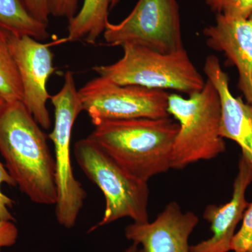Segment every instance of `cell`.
<instances>
[{
    "mask_svg": "<svg viewBox=\"0 0 252 252\" xmlns=\"http://www.w3.org/2000/svg\"><path fill=\"white\" fill-rule=\"evenodd\" d=\"M28 11L39 22L48 25L49 21V0H23Z\"/></svg>",
    "mask_w": 252,
    "mask_h": 252,
    "instance_id": "7402d4cb",
    "label": "cell"
},
{
    "mask_svg": "<svg viewBox=\"0 0 252 252\" xmlns=\"http://www.w3.org/2000/svg\"><path fill=\"white\" fill-rule=\"evenodd\" d=\"M179 128L169 117L107 121L95 126L89 137L130 175L148 182L171 169Z\"/></svg>",
    "mask_w": 252,
    "mask_h": 252,
    "instance_id": "7a4b0ae2",
    "label": "cell"
},
{
    "mask_svg": "<svg viewBox=\"0 0 252 252\" xmlns=\"http://www.w3.org/2000/svg\"><path fill=\"white\" fill-rule=\"evenodd\" d=\"M121 0H112V2H111L110 9H112L114 6H117L119 2H120Z\"/></svg>",
    "mask_w": 252,
    "mask_h": 252,
    "instance_id": "d4e9b609",
    "label": "cell"
},
{
    "mask_svg": "<svg viewBox=\"0 0 252 252\" xmlns=\"http://www.w3.org/2000/svg\"><path fill=\"white\" fill-rule=\"evenodd\" d=\"M167 112L180 126L172 148L171 169L182 170L225 152V143L220 134V96L210 81L188 98L169 94Z\"/></svg>",
    "mask_w": 252,
    "mask_h": 252,
    "instance_id": "3957f363",
    "label": "cell"
},
{
    "mask_svg": "<svg viewBox=\"0 0 252 252\" xmlns=\"http://www.w3.org/2000/svg\"><path fill=\"white\" fill-rule=\"evenodd\" d=\"M50 99L54 108V127L49 138L54 144L55 152L58 195L56 216L60 225L72 228L86 198L85 190L74 177L71 162L73 126L83 111L73 72L65 73L62 89Z\"/></svg>",
    "mask_w": 252,
    "mask_h": 252,
    "instance_id": "8992f818",
    "label": "cell"
},
{
    "mask_svg": "<svg viewBox=\"0 0 252 252\" xmlns=\"http://www.w3.org/2000/svg\"><path fill=\"white\" fill-rule=\"evenodd\" d=\"M252 182V171L246 160L241 157L238 172L233 183L232 198L222 206L208 205L203 217L210 223L212 236L190 247V252H228L235 234V228L243 220L249 204L246 190Z\"/></svg>",
    "mask_w": 252,
    "mask_h": 252,
    "instance_id": "4fadbf2b",
    "label": "cell"
},
{
    "mask_svg": "<svg viewBox=\"0 0 252 252\" xmlns=\"http://www.w3.org/2000/svg\"><path fill=\"white\" fill-rule=\"evenodd\" d=\"M117 62L93 68L99 77L120 85H135L156 90H175L189 95L205 84L185 49L162 54L149 48L127 44Z\"/></svg>",
    "mask_w": 252,
    "mask_h": 252,
    "instance_id": "277c9868",
    "label": "cell"
},
{
    "mask_svg": "<svg viewBox=\"0 0 252 252\" xmlns=\"http://www.w3.org/2000/svg\"><path fill=\"white\" fill-rule=\"evenodd\" d=\"M0 28L11 34L31 36L38 41L50 36L48 25L33 17L23 0H0Z\"/></svg>",
    "mask_w": 252,
    "mask_h": 252,
    "instance_id": "9a60e30c",
    "label": "cell"
},
{
    "mask_svg": "<svg viewBox=\"0 0 252 252\" xmlns=\"http://www.w3.org/2000/svg\"><path fill=\"white\" fill-rule=\"evenodd\" d=\"M204 72L220 96V137L238 144L242 151L241 157L252 171V107L232 94L229 79L216 56L207 57Z\"/></svg>",
    "mask_w": 252,
    "mask_h": 252,
    "instance_id": "7c38bea8",
    "label": "cell"
},
{
    "mask_svg": "<svg viewBox=\"0 0 252 252\" xmlns=\"http://www.w3.org/2000/svg\"><path fill=\"white\" fill-rule=\"evenodd\" d=\"M0 154L16 187L32 202L56 205L54 157L47 136L23 102L6 104L0 114Z\"/></svg>",
    "mask_w": 252,
    "mask_h": 252,
    "instance_id": "6da1fadb",
    "label": "cell"
},
{
    "mask_svg": "<svg viewBox=\"0 0 252 252\" xmlns=\"http://www.w3.org/2000/svg\"><path fill=\"white\" fill-rule=\"evenodd\" d=\"M8 36L9 32L0 28V97L6 103L23 102L22 83Z\"/></svg>",
    "mask_w": 252,
    "mask_h": 252,
    "instance_id": "2e32d148",
    "label": "cell"
},
{
    "mask_svg": "<svg viewBox=\"0 0 252 252\" xmlns=\"http://www.w3.org/2000/svg\"><path fill=\"white\" fill-rule=\"evenodd\" d=\"M103 36L110 46L132 44L162 54L184 49L177 0H138L122 22L107 23Z\"/></svg>",
    "mask_w": 252,
    "mask_h": 252,
    "instance_id": "52a82bcc",
    "label": "cell"
},
{
    "mask_svg": "<svg viewBox=\"0 0 252 252\" xmlns=\"http://www.w3.org/2000/svg\"><path fill=\"white\" fill-rule=\"evenodd\" d=\"M124 252H140L139 250V245L137 244L132 243L129 248L126 249Z\"/></svg>",
    "mask_w": 252,
    "mask_h": 252,
    "instance_id": "603a6c76",
    "label": "cell"
},
{
    "mask_svg": "<svg viewBox=\"0 0 252 252\" xmlns=\"http://www.w3.org/2000/svg\"><path fill=\"white\" fill-rule=\"evenodd\" d=\"M217 14L246 18L252 14V0H203Z\"/></svg>",
    "mask_w": 252,
    "mask_h": 252,
    "instance_id": "e0dca14e",
    "label": "cell"
},
{
    "mask_svg": "<svg viewBox=\"0 0 252 252\" xmlns=\"http://www.w3.org/2000/svg\"><path fill=\"white\" fill-rule=\"evenodd\" d=\"M230 251L252 252V203L244 213L243 224L232 240Z\"/></svg>",
    "mask_w": 252,
    "mask_h": 252,
    "instance_id": "ac0fdd59",
    "label": "cell"
},
{
    "mask_svg": "<svg viewBox=\"0 0 252 252\" xmlns=\"http://www.w3.org/2000/svg\"><path fill=\"white\" fill-rule=\"evenodd\" d=\"M74 154L82 171L100 189L105 199L103 217L91 230L125 217L136 223L149 221L147 182L124 170L89 137L76 142Z\"/></svg>",
    "mask_w": 252,
    "mask_h": 252,
    "instance_id": "5b68a950",
    "label": "cell"
},
{
    "mask_svg": "<svg viewBox=\"0 0 252 252\" xmlns=\"http://www.w3.org/2000/svg\"><path fill=\"white\" fill-rule=\"evenodd\" d=\"M207 45L223 53L238 69V88L252 107V14L246 18L217 14L204 29Z\"/></svg>",
    "mask_w": 252,
    "mask_h": 252,
    "instance_id": "8fae6325",
    "label": "cell"
},
{
    "mask_svg": "<svg viewBox=\"0 0 252 252\" xmlns=\"http://www.w3.org/2000/svg\"><path fill=\"white\" fill-rule=\"evenodd\" d=\"M9 45L17 64L23 91V103L36 122L44 130L51 126L46 84L56 71L54 54L51 46L68 41L67 38L49 43H41L29 36H19L9 32Z\"/></svg>",
    "mask_w": 252,
    "mask_h": 252,
    "instance_id": "9c48e42d",
    "label": "cell"
},
{
    "mask_svg": "<svg viewBox=\"0 0 252 252\" xmlns=\"http://www.w3.org/2000/svg\"><path fill=\"white\" fill-rule=\"evenodd\" d=\"M78 0H49L50 15L70 21L77 14Z\"/></svg>",
    "mask_w": 252,
    "mask_h": 252,
    "instance_id": "ffe728a7",
    "label": "cell"
},
{
    "mask_svg": "<svg viewBox=\"0 0 252 252\" xmlns=\"http://www.w3.org/2000/svg\"><path fill=\"white\" fill-rule=\"evenodd\" d=\"M6 104L7 103L5 102L4 99L1 98V97H0V114H1V112H2V110L4 109V107H6Z\"/></svg>",
    "mask_w": 252,
    "mask_h": 252,
    "instance_id": "cb8c5ba5",
    "label": "cell"
},
{
    "mask_svg": "<svg viewBox=\"0 0 252 252\" xmlns=\"http://www.w3.org/2000/svg\"><path fill=\"white\" fill-rule=\"evenodd\" d=\"M18 237V230L14 221L0 220V249L13 246Z\"/></svg>",
    "mask_w": 252,
    "mask_h": 252,
    "instance_id": "44dd1931",
    "label": "cell"
},
{
    "mask_svg": "<svg viewBox=\"0 0 252 252\" xmlns=\"http://www.w3.org/2000/svg\"><path fill=\"white\" fill-rule=\"evenodd\" d=\"M199 222L193 212H182L177 202L165 207L152 222L127 225V240L142 246L140 252H190L189 240Z\"/></svg>",
    "mask_w": 252,
    "mask_h": 252,
    "instance_id": "30bf717a",
    "label": "cell"
},
{
    "mask_svg": "<svg viewBox=\"0 0 252 252\" xmlns=\"http://www.w3.org/2000/svg\"><path fill=\"white\" fill-rule=\"evenodd\" d=\"M112 0H84L79 12L69 21L68 41L95 44L108 22Z\"/></svg>",
    "mask_w": 252,
    "mask_h": 252,
    "instance_id": "5bb4252c",
    "label": "cell"
},
{
    "mask_svg": "<svg viewBox=\"0 0 252 252\" xmlns=\"http://www.w3.org/2000/svg\"><path fill=\"white\" fill-rule=\"evenodd\" d=\"M78 93L83 111L94 126L107 121L170 117L169 94L165 91L120 85L99 76L86 83Z\"/></svg>",
    "mask_w": 252,
    "mask_h": 252,
    "instance_id": "ba28073f",
    "label": "cell"
},
{
    "mask_svg": "<svg viewBox=\"0 0 252 252\" xmlns=\"http://www.w3.org/2000/svg\"><path fill=\"white\" fill-rule=\"evenodd\" d=\"M3 183L11 187H16V182L9 175L6 168H5L4 165L0 162V220L14 221V217L10 212L9 208H12L15 201L1 192V185Z\"/></svg>",
    "mask_w": 252,
    "mask_h": 252,
    "instance_id": "d6986e66",
    "label": "cell"
}]
</instances>
